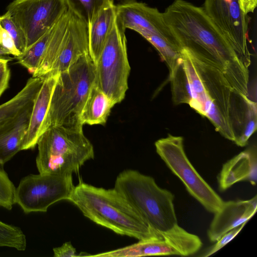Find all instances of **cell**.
<instances>
[{
  "label": "cell",
  "mask_w": 257,
  "mask_h": 257,
  "mask_svg": "<svg viewBox=\"0 0 257 257\" xmlns=\"http://www.w3.org/2000/svg\"><path fill=\"white\" fill-rule=\"evenodd\" d=\"M163 14L184 51L220 71L234 90L248 96L249 67L203 8L184 0H175Z\"/></svg>",
  "instance_id": "6da1fadb"
},
{
  "label": "cell",
  "mask_w": 257,
  "mask_h": 257,
  "mask_svg": "<svg viewBox=\"0 0 257 257\" xmlns=\"http://www.w3.org/2000/svg\"><path fill=\"white\" fill-rule=\"evenodd\" d=\"M189 57L204 88L200 114L225 139L239 147L246 146L256 130V102L234 90L220 71Z\"/></svg>",
  "instance_id": "7a4b0ae2"
},
{
  "label": "cell",
  "mask_w": 257,
  "mask_h": 257,
  "mask_svg": "<svg viewBox=\"0 0 257 257\" xmlns=\"http://www.w3.org/2000/svg\"><path fill=\"white\" fill-rule=\"evenodd\" d=\"M68 200L92 221L121 235L142 240L165 239L177 233L174 229L154 230L114 188L97 187L80 180Z\"/></svg>",
  "instance_id": "3957f363"
},
{
  "label": "cell",
  "mask_w": 257,
  "mask_h": 257,
  "mask_svg": "<svg viewBox=\"0 0 257 257\" xmlns=\"http://www.w3.org/2000/svg\"><path fill=\"white\" fill-rule=\"evenodd\" d=\"M114 188L154 230L166 232L178 225L174 195L159 187L153 177L125 170L117 176Z\"/></svg>",
  "instance_id": "277c9868"
},
{
  "label": "cell",
  "mask_w": 257,
  "mask_h": 257,
  "mask_svg": "<svg viewBox=\"0 0 257 257\" xmlns=\"http://www.w3.org/2000/svg\"><path fill=\"white\" fill-rule=\"evenodd\" d=\"M37 145L36 164L41 174L72 175L94 157L93 147L81 126H50L40 137Z\"/></svg>",
  "instance_id": "5b68a950"
},
{
  "label": "cell",
  "mask_w": 257,
  "mask_h": 257,
  "mask_svg": "<svg viewBox=\"0 0 257 257\" xmlns=\"http://www.w3.org/2000/svg\"><path fill=\"white\" fill-rule=\"evenodd\" d=\"M95 77V64L89 54L81 56L59 74L42 134L54 125L83 126L80 115Z\"/></svg>",
  "instance_id": "8992f818"
},
{
  "label": "cell",
  "mask_w": 257,
  "mask_h": 257,
  "mask_svg": "<svg viewBox=\"0 0 257 257\" xmlns=\"http://www.w3.org/2000/svg\"><path fill=\"white\" fill-rule=\"evenodd\" d=\"M95 64L94 83L115 104L125 97L131 67L127 57L125 31L116 18Z\"/></svg>",
  "instance_id": "52a82bcc"
},
{
  "label": "cell",
  "mask_w": 257,
  "mask_h": 257,
  "mask_svg": "<svg viewBox=\"0 0 257 257\" xmlns=\"http://www.w3.org/2000/svg\"><path fill=\"white\" fill-rule=\"evenodd\" d=\"M157 154L182 182L190 195L208 211L215 213L224 201L199 174L184 151L183 138L169 134L155 144Z\"/></svg>",
  "instance_id": "ba28073f"
},
{
  "label": "cell",
  "mask_w": 257,
  "mask_h": 257,
  "mask_svg": "<svg viewBox=\"0 0 257 257\" xmlns=\"http://www.w3.org/2000/svg\"><path fill=\"white\" fill-rule=\"evenodd\" d=\"M74 186L72 174H30L16 187L15 204L26 214L46 212L53 204L68 200Z\"/></svg>",
  "instance_id": "9c48e42d"
},
{
  "label": "cell",
  "mask_w": 257,
  "mask_h": 257,
  "mask_svg": "<svg viewBox=\"0 0 257 257\" xmlns=\"http://www.w3.org/2000/svg\"><path fill=\"white\" fill-rule=\"evenodd\" d=\"M67 10L65 0H15L7 8L25 36L27 48L53 27Z\"/></svg>",
  "instance_id": "30bf717a"
},
{
  "label": "cell",
  "mask_w": 257,
  "mask_h": 257,
  "mask_svg": "<svg viewBox=\"0 0 257 257\" xmlns=\"http://www.w3.org/2000/svg\"><path fill=\"white\" fill-rule=\"evenodd\" d=\"M203 9L241 59L249 67V17L242 10L239 0H205Z\"/></svg>",
  "instance_id": "8fae6325"
},
{
  "label": "cell",
  "mask_w": 257,
  "mask_h": 257,
  "mask_svg": "<svg viewBox=\"0 0 257 257\" xmlns=\"http://www.w3.org/2000/svg\"><path fill=\"white\" fill-rule=\"evenodd\" d=\"M202 245V242L197 235L184 230L181 233L168 238L139 240L131 245L96 254H89L88 256H188L198 251Z\"/></svg>",
  "instance_id": "7c38bea8"
},
{
  "label": "cell",
  "mask_w": 257,
  "mask_h": 257,
  "mask_svg": "<svg viewBox=\"0 0 257 257\" xmlns=\"http://www.w3.org/2000/svg\"><path fill=\"white\" fill-rule=\"evenodd\" d=\"M116 21L121 28L133 30L143 37L158 36L177 41L158 9L136 0H125L115 5Z\"/></svg>",
  "instance_id": "4fadbf2b"
},
{
  "label": "cell",
  "mask_w": 257,
  "mask_h": 257,
  "mask_svg": "<svg viewBox=\"0 0 257 257\" xmlns=\"http://www.w3.org/2000/svg\"><path fill=\"white\" fill-rule=\"evenodd\" d=\"M86 54H89L87 24L71 12L64 40L49 73L59 74L67 70L79 58Z\"/></svg>",
  "instance_id": "5bb4252c"
},
{
  "label": "cell",
  "mask_w": 257,
  "mask_h": 257,
  "mask_svg": "<svg viewBox=\"0 0 257 257\" xmlns=\"http://www.w3.org/2000/svg\"><path fill=\"white\" fill-rule=\"evenodd\" d=\"M257 197L245 200L224 201L214 214L207 231L208 238L216 242L231 229L246 223L255 213Z\"/></svg>",
  "instance_id": "9a60e30c"
},
{
  "label": "cell",
  "mask_w": 257,
  "mask_h": 257,
  "mask_svg": "<svg viewBox=\"0 0 257 257\" xmlns=\"http://www.w3.org/2000/svg\"><path fill=\"white\" fill-rule=\"evenodd\" d=\"M257 180V153L252 146L225 163L218 175L219 189L224 191L234 184L248 181L255 186Z\"/></svg>",
  "instance_id": "2e32d148"
},
{
  "label": "cell",
  "mask_w": 257,
  "mask_h": 257,
  "mask_svg": "<svg viewBox=\"0 0 257 257\" xmlns=\"http://www.w3.org/2000/svg\"><path fill=\"white\" fill-rule=\"evenodd\" d=\"M59 74L48 73L34 100L29 122L25 136L23 150L33 149L41 136L42 127L49 109Z\"/></svg>",
  "instance_id": "e0dca14e"
},
{
  "label": "cell",
  "mask_w": 257,
  "mask_h": 257,
  "mask_svg": "<svg viewBox=\"0 0 257 257\" xmlns=\"http://www.w3.org/2000/svg\"><path fill=\"white\" fill-rule=\"evenodd\" d=\"M33 105L0 126V168L19 152L28 128Z\"/></svg>",
  "instance_id": "ac0fdd59"
},
{
  "label": "cell",
  "mask_w": 257,
  "mask_h": 257,
  "mask_svg": "<svg viewBox=\"0 0 257 257\" xmlns=\"http://www.w3.org/2000/svg\"><path fill=\"white\" fill-rule=\"evenodd\" d=\"M115 18V5L112 1L87 24L89 55L94 64L100 56Z\"/></svg>",
  "instance_id": "d6986e66"
},
{
  "label": "cell",
  "mask_w": 257,
  "mask_h": 257,
  "mask_svg": "<svg viewBox=\"0 0 257 257\" xmlns=\"http://www.w3.org/2000/svg\"><path fill=\"white\" fill-rule=\"evenodd\" d=\"M115 103L94 83L91 87L80 115L82 125H104Z\"/></svg>",
  "instance_id": "ffe728a7"
},
{
  "label": "cell",
  "mask_w": 257,
  "mask_h": 257,
  "mask_svg": "<svg viewBox=\"0 0 257 257\" xmlns=\"http://www.w3.org/2000/svg\"><path fill=\"white\" fill-rule=\"evenodd\" d=\"M44 79V76L31 77L18 93L0 105V126L33 105Z\"/></svg>",
  "instance_id": "44dd1931"
},
{
  "label": "cell",
  "mask_w": 257,
  "mask_h": 257,
  "mask_svg": "<svg viewBox=\"0 0 257 257\" xmlns=\"http://www.w3.org/2000/svg\"><path fill=\"white\" fill-rule=\"evenodd\" d=\"M71 17V12L68 10L56 23L51 37L43 58L32 77H43L48 73L56 59Z\"/></svg>",
  "instance_id": "7402d4cb"
},
{
  "label": "cell",
  "mask_w": 257,
  "mask_h": 257,
  "mask_svg": "<svg viewBox=\"0 0 257 257\" xmlns=\"http://www.w3.org/2000/svg\"><path fill=\"white\" fill-rule=\"evenodd\" d=\"M55 26V25L19 56L15 57L18 62L32 75L38 68L43 58L53 35Z\"/></svg>",
  "instance_id": "603a6c76"
},
{
  "label": "cell",
  "mask_w": 257,
  "mask_h": 257,
  "mask_svg": "<svg viewBox=\"0 0 257 257\" xmlns=\"http://www.w3.org/2000/svg\"><path fill=\"white\" fill-rule=\"evenodd\" d=\"M169 80L171 81L173 103L176 105L182 103L189 104L192 99L191 93L183 58L169 74Z\"/></svg>",
  "instance_id": "cb8c5ba5"
},
{
  "label": "cell",
  "mask_w": 257,
  "mask_h": 257,
  "mask_svg": "<svg viewBox=\"0 0 257 257\" xmlns=\"http://www.w3.org/2000/svg\"><path fill=\"white\" fill-rule=\"evenodd\" d=\"M113 0H65L71 13L90 23L99 12Z\"/></svg>",
  "instance_id": "d4e9b609"
},
{
  "label": "cell",
  "mask_w": 257,
  "mask_h": 257,
  "mask_svg": "<svg viewBox=\"0 0 257 257\" xmlns=\"http://www.w3.org/2000/svg\"><path fill=\"white\" fill-rule=\"evenodd\" d=\"M0 246L24 251L27 246L26 235L19 227L0 220Z\"/></svg>",
  "instance_id": "484cf974"
},
{
  "label": "cell",
  "mask_w": 257,
  "mask_h": 257,
  "mask_svg": "<svg viewBox=\"0 0 257 257\" xmlns=\"http://www.w3.org/2000/svg\"><path fill=\"white\" fill-rule=\"evenodd\" d=\"M16 187L3 168H0V206L11 210L15 204Z\"/></svg>",
  "instance_id": "4316f807"
},
{
  "label": "cell",
  "mask_w": 257,
  "mask_h": 257,
  "mask_svg": "<svg viewBox=\"0 0 257 257\" xmlns=\"http://www.w3.org/2000/svg\"><path fill=\"white\" fill-rule=\"evenodd\" d=\"M0 25L13 39L17 49L23 53L27 48L25 36L8 12L0 16Z\"/></svg>",
  "instance_id": "83f0119b"
},
{
  "label": "cell",
  "mask_w": 257,
  "mask_h": 257,
  "mask_svg": "<svg viewBox=\"0 0 257 257\" xmlns=\"http://www.w3.org/2000/svg\"><path fill=\"white\" fill-rule=\"evenodd\" d=\"M246 223L242 224L238 227H235L223 234L216 243L204 250L200 256H209L222 248L227 243L234 238L241 230Z\"/></svg>",
  "instance_id": "f1b7e54d"
},
{
  "label": "cell",
  "mask_w": 257,
  "mask_h": 257,
  "mask_svg": "<svg viewBox=\"0 0 257 257\" xmlns=\"http://www.w3.org/2000/svg\"><path fill=\"white\" fill-rule=\"evenodd\" d=\"M0 47L2 51L5 55H12L16 57L21 54V52L17 49L12 37L1 25Z\"/></svg>",
  "instance_id": "f546056e"
},
{
  "label": "cell",
  "mask_w": 257,
  "mask_h": 257,
  "mask_svg": "<svg viewBox=\"0 0 257 257\" xmlns=\"http://www.w3.org/2000/svg\"><path fill=\"white\" fill-rule=\"evenodd\" d=\"M55 257H75L78 256L76 250L70 242H66L61 246L53 249Z\"/></svg>",
  "instance_id": "4dcf8cb0"
},
{
  "label": "cell",
  "mask_w": 257,
  "mask_h": 257,
  "mask_svg": "<svg viewBox=\"0 0 257 257\" xmlns=\"http://www.w3.org/2000/svg\"><path fill=\"white\" fill-rule=\"evenodd\" d=\"M10 78V69L0 76V96L8 87Z\"/></svg>",
  "instance_id": "1f68e13d"
},
{
  "label": "cell",
  "mask_w": 257,
  "mask_h": 257,
  "mask_svg": "<svg viewBox=\"0 0 257 257\" xmlns=\"http://www.w3.org/2000/svg\"><path fill=\"white\" fill-rule=\"evenodd\" d=\"M11 60L10 59L0 58V76L9 70L8 67V62Z\"/></svg>",
  "instance_id": "d6a6232c"
},
{
  "label": "cell",
  "mask_w": 257,
  "mask_h": 257,
  "mask_svg": "<svg viewBox=\"0 0 257 257\" xmlns=\"http://www.w3.org/2000/svg\"><path fill=\"white\" fill-rule=\"evenodd\" d=\"M0 58H7L9 59H10L11 60H12V58L9 56V55H5L3 54V52L1 50V47H0Z\"/></svg>",
  "instance_id": "836d02e7"
},
{
  "label": "cell",
  "mask_w": 257,
  "mask_h": 257,
  "mask_svg": "<svg viewBox=\"0 0 257 257\" xmlns=\"http://www.w3.org/2000/svg\"><path fill=\"white\" fill-rule=\"evenodd\" d=\"M0 207H1V206H0Z\"/></svg>",
  "instance_id": "e575fe53"
}]
</instances>
